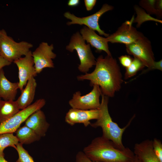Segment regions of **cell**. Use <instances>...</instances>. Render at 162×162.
Returning a JSON list of instances; mask_svg holds the SVG:
<instances>
[{
	"instance_id": "obj_23",
	"label": "cell",
	"mask_w": 162,
	"mask_h": 162,
	"mask_svg": "<svg viewBox=\"0 0 162 162\" xmlns=\"http://www.w3.org/2000/svg\"><path fill=\"white\" fill-rule=\"evenodd\" d=\"M145 67L144 64L140 60L134 57L130 65L126 68L124 79H127L133 76Z\"/></svg>"
},
{
	"instance_id": "obj_10",
	"label": "cell",
	"mask_w": 162,
	"mask_h": 162,
	"mask_svg": "<svg viewBox=\"0 0 162 162\" xmlns=\"http://www.w3.org/2000/svg\"><path fill=\"white\" fill-rule=\"evenodd\" d=\"M134 20L133 16L130 20L126 21L123 23L115 32L106 38L108 41L126 45L134 42L143 37L144 35L142 33L133 26Z\"/></svg>"
},
{
	"instance_id": "obj_19",
	"label": "cell",
	"mask_w": 162,
	"mask_h": 162,
	"mask_svg": "<svg viewBox=\"0 0 162 162\" xmlns=\"http://www.w3.org/2000/svg\"><path fill=\"white\" fill-rule=\"evenodd\" d=\"M20 110L16 101L1 100L0 101V123L14 116Z\"/></svg>"
},
{
	"instance_id": "obj_18",
	"label": "cell",
	"mask_w": 162,
	"mask_h": 162,
	"mask_svg": "<svg viewBox=\"0 0 162 162\" xmlns=\"http://www.w3.org/2000/svg\"><path fill=\"white\" fill-rule=\"evenodd\" d=\"M36 87V80L32 77L28 81L16 101L20 109L23 110L31 105L34 98Z\"/></svg>"
},
{
	"instance_id": "obj_12",
	"label": "cell",
	"mask_w": 162,
	"mask_h": 162,
	"mask_svg": "<svg viewBox=\"0 0 162 162\" xmlns=\"http://www.w3.org/2000/svg\"><path fill=\"white\" fill-rule=\"evenodd\" d=\"M18 69L19 88L22 91L28 81L37 75L32 52L30 50L23 57H21L13 62Z\"/></svg>"
},
{
	"instance_id": "obj_35",
	"label": "cell",
	"mask_w": 162,
	"mask_h": 162,
	"mask_svg": "<svg viewBox=\"0 0 162 162\" xmlns=\"http://www.w3.org/2000/svg\"></svg>"
},
{
	"instance_id": "obj_31",
	"label": "cell",
	"mask_w": 162,
	"mask_h": 162,
	"mask_svg": "<svg viewBox=\"0 0 162 162\" xmlns=\"http://www.w3.org/2000/svg\"><path fill=\"white\" fill-rule=\"evenodd\" d=\"M79 0H69L68 2V5L70 7H75L77 6L80 3Z\"/></svg>"
},
{
	"instance_id": "obj_3",
	"label": "cell",
	"mask_w": 162,
	"mask_h": 162,
	"mask_svg": "<svg viewBox=\"0 0 162 162\" xmlns=\"http://www.w3.org/2000/svg\"><path fill=\"white\" fill-rule=\"evenodd\" d=\"M102 99L99 110L100 114L99 118L90 125L96 128L100 127L102 130V136L112 141L116 146L121 149L126 148L122 141L123 134L126 129L130 125L133 119L134 116L126 125L123 128H120L118 124L114 122L109 114L108 103L109 97L102 94Z\"/></svg>"
},
{
	"instance_id": "obj_27",
	"label": "cell",
	"mask_w": 162,
	"mask_h": 162,
	"mask_svg": "<svg viewBox=\"0 0 162 162\" xmlns=\"http://www.w3.org/2000/svg\"><path fill=\"white\" fill-rule=\"evenodd\" d=\"M75 162H98L93 161L88 158L82 151H79L76 154Z\"/></svg>"
},
{
	"instance_id": "obj_24",
	"label": "cell",
	"mask_w": 162,
	"mask_h": 162,
	"mask_svg": "<svg viewBox=\"0 0 162 162\" xmlns=\"http://www.w3.org/2000/svg\"><path fill=\"white\" fill-rule=\"evenodd\" d=\"M18 154V158L16 162H35L28 152L23 147L22 144L19 142L15 148Z\"/></svg>"
},
{
	"instance_id": "obj_25",
	"label": "cell",
	"mask_w": 162,
	"mask_h": 162,
	"mask_svg": "<svg viewBox=\"0 0 162 162\" xmlns=\"http://www.w3.org/2000/svg\"><path fill=\"white\" fill-rule=\"evenodd\" d=\"M152 140V146L154 152L160 162H162V143L156 138Z\"/></svg>"
},
{
	"instance_id": "obj_21",
	"label": "cell",
	"mask_w": 162,
	"mask_h": 162,
	"mask_svg": "<svg viewBox=\"0 0 162 162\" xmlns=\"http://www.w3.org/2000/svg\"><path fill=\"white\" fill-rule=\"evenodd\" d=\"M18 140L13 133H4L0 134V156H4V151L8 147L14 148L19 143Z\"/></svg>"
},
{
	"instance_id": "obj_5",
	"label": "cell",
	"mask_w": 162,
	"mask_h": 162,
	"mask_svg": "<svg viewBox=\"0 0 162 162\" xmlns=\"http://www.w3.org/2000/svg\"><path fill=\"white\" fill-rule=\"evenodd\" d=\"M85 41L79 32H77L72 36L66 49L71 52L76 50L80 62L78 69L80 72L86 74L95 65L96 61L90 44H86Z\"/></svg>"
},
{
	"instance_id": "obj_17",
	"label": "cell",
	"mask_w": 162,
	"mask_h": 162,
	"mask_svg": "<svg viewBox=\"0 0 162 162\" xmlns=\"http://www.w3.org/2000/svg\"><path fill=\"white\" fill-rule=\"evenodd\" d=\"M18 89V82L10 81L5 77L3 69L0 70V98L4 100H14Z\"/></svg>"
},
{
	"instance_id": "obj_2",
	"label": "cell",
	"mask_w": 162,
	"mask_h": 162,
	"mask_svg": "<svg viewBox=\"0 0 162 162\" xmlns=\"http://www.w3.org/2000/svg\"><path fill=\"white\" fill-rule=\"evenodd\" d=\"M83 152L90 159L98 162H133L135 158L129 148L120 149L102 136L94 139Z\"/></svg>"
},
{
	"instance_id": "obj_32",
	"label": "cell",
	"mask_w": 162,
	"mask_h": 162,
	"mask_svg": "<svg viewBox=\"0 0 162 162\" xmlns=\"http://www.w3.org/2000/svg\"><path fill=\"white\" fill-rule=\"evenodd\" d=\"M0 162H8L6 160L4 156H0Z\"/></svg>"
},
{
	"instance_id": "obj_11",
	"label": "cell",
	"mask_w": 162,
	"mask_h": 162,
	"mask_svg": "<svg viewBox=\"0 0 162 162\" xmlns=\"http://www.w3.org/2000/svg\"><path fill=\"white\" fill-rule=\"evenodd\" d=\"M53 49L52 44L49 45L47 43L43 42L32 52L37 74L40 73L44 68L54 67L52 59L56 57V55L52 51Z\"/></svg>"
},
{
	"instance_id": "obj_22",
	"label": "cell",
	"mask_w": 162,
	"mask_h": 162,
	"mask_svg": "<svg viewBox=\"0 0 162 162\" xmlns=\"http://www.w3.org/2000/svg\"><path fill=\"white\" fill-rule=\"evenodd\" d=\"M140 5L146 9L149 14L161 16L162 14L161 0H142Z\"/></svg>"
},
{
	"instance_id": "obj_6",
	"label": "cell",
	"mask_w": 162,
	"mask_h": 162,
	"mask_svg": "<svg viewBox=\"0 0 162 162\" xmlns=\"http://www.w3.org/2000/svg\"><path fill=\"white\" fill-rule=\"evenodd\" d=\"M44 99H40L28 106L20 110L14 116L0 123V134L13 133L20 128V125L33 113L40 110L45 104Z\"/></svg>"
},
{
	"instance_id": "obj_34",
	"label": "cell",
	"mask_w": 162,
	"mask_h": 162,
	"mask_svg": "<svg viewBox=\"0 0 162 162\" xmlns=\"http://www.w3.org/2000/svg\"><path fill=\"white\" fill-rule=\"evenodd\" d=\"M1 98H0V101L1 100Z\"/></svg>"
},
{
	"instance_id": "obj_30",
	"label": "cell",
	"mask_w": 162,
	"mask_h": 162,
	"mask_svg": "<svg viewBox=\"0 0 162 162\" xmlns=\"http://www.w3.org/2000/svg\"><path fill=\"white\" fill-rule=\"evenodd\" d=\"M162 61L161 60L158 62H155L154 65L152 68L151 70L153 69H157L161 70H162Z\"/></svg>"
},
{
	"instance_id": "obj_1",
	"label": "cell",
	"mask_w": 162,
	"mask_h": 162,
	"mask_svg": "<svg viewBox=\"0 0 162 162\" xmlns=\"http://www.w3.org/2000/svg\"><path fill=\"white\" fill-rule=\"evenodd\" d=\"M95 66L92 73L78 76V80H89L91 86H99L102 94L113 97L120 89L123 81L117 60L112 56L107 55L104 58L100 56L96 59Z\"/></svg>"
},
{
	"instance_id": "obj_20",
	"label": "cell",
	"mask_w": 162,
	"mask_h": 162,
	"mask_svg": "<svg viewBox=\"0 0 162 162\" xmlns=\"http://www.w3.org/2000/svg\"><path fill=\"white\" fill-rule=\"evenodd\" d=\"M19 142L22 144H31L39 140L41 137L25 125L20 127L15 132Z\"/></svg>"
},
{
	"instance_id": "obj_26",
	"label": "cell",
	"mask_w": 162,
	"mask_h": 162,
	"mask_svg": "<svg viewBox=\"0 0 162 162\" xmlns=\"http://www.w3.org/2000/svg\"><path fill=\"white\" fill-rule=\"evenodd\" d=\"M133 58L129 55H122L118 58L119 62L123 67L125 68L128 67L131 64Z\"/></svg>"
},
{
	"instance_id": "obj_4",
	"label": "cell",
	"mask_w": 162,
	"mask_h": 162,
	"mask_svg": "<svg viewBox=\"0 0 162 162\" xmlns=\"http://www.w3.org/2000/svg\"><path fill=\"white\" fill-rule=\"evenodd\" d=\"M33 46L32 44L26 41H15L4 30H0V55L10 62L25 56Z\"/></svg>"
},
{
	"instance_id": "obj_28",
	"label": "cell",
	"mask_w": 162,
	"mask_h": 162,
	"mask_svg": "<svg viewBox=\"0 0 162 162\" xmlns=\"http://www.w3.org/2000/svg\"><path fill=\"white\" fill-rule=\"evenodd\" d=\"M96 1V0H85L84 3L86 10L87 11L91 10L95 4Z\"/></svg>"
},
{
	"instance_id": "obj_29",
	"label": "cell",
	"mask_w": 162,
	"mask_h": 162,
	"mask_svg": "<svg viewBox=\"0 0 162 162\" xmlns=\"http://www.w3.org/2000/svg\"><path fill=\"white\" fill-rule=\"evenodd\" d=\"M11 63L8 61L0 55V70L3 67L10 65Z\"/></svg>"
},
{
	"instance_id": "obj_33",
	"label": "cell",
	"mask_w": 162,
	"mask_h": 162,
	"mask_svg": "<svg viewBox=\"0 0 162 162\" xmlns=\"http://www.w3.org/2000/svg\"><path fill=\"white\" fill-rule=\"evenodd\" d=\"M133 162H141L140 160L135 156V158Z\"/></svg>"
},
{
	"instance_id": "obj_8",
	"label": "cell",
	"mask_w": 162,
	"mask_h": 162,
	"mask_svg": "<svg viewBox=\"0 0 162 162\" xmlns=\"http://www.w3.org/2000/svg\"><path fill=\"white\" fill-rule=\"evenodd\" d=\"M89 93L83 96L80 91L74 93L69 104L71 108L82 110L99 109L100 103L99 98L102 92L99 86H93Z\"/></svg>"
},
{
	"instance_id": "obj_9",
	"label": "cell",
	"mask_w": 162,
	"mask_h": 162,
	"mask_svg": "<svg viewBox=\"0 0 162 162\" xmlns=\"http://www.w3.org/2000/svg\"><path fill=\"white\" fill-rule=\"evenodd\" d=\"M113 7L107 4L103 5L101 9L96 13L91 15L83 17H79L71 14L69 12L64 13V16L66 18L71 20L67 22V24L69 26L72 24H78L86 26L89 28L94 31H96L100 35H103L107 37L109 35L106 33L101 30L99 24V19L101 16L107 11L112 10Z\"/></svg>"
},
{
	"instance_id": "obj_15",
	"label": "cell",
	"mask_w": 162,
	"mask_h": 162,
	"mask_svg": "<svg viewBox=\"0 0 162 162\" xmlns=\"http://www.w3.org/2000/svg\"><path fill=\"white\" fill-rule=\"evenodd\" d=\"M25 122V125L32 129L40 137L45 136L50 126L44 113L41 110L32 114Z\"/></svg>"
},
{
	"instance_id": "obj_16",
	"label": "cell",
	"mask_w": 162,
	"mask_h": 162,
	"mask_svg": "<svg viewBox=\"0 0 162 162\" xmlns=\"http://www.w3.org/2000/svg\"><path fill=\"white\" fill-rule=\"evenodd\" d=\"M133 152L141 162H160L153 151L152 140L147 139L136 143Z\"/></svg>"
},
{
	"instance_id": "obj_7",
	"label": "cell",
	"mask_w": 162,
	"mask_h": 162,
	"mask_svg": "<svg viewBox=\"0 0 162 162\" xmlns=\"http://www.w3.org/2000/svg\"><path fill=\"white\" fill-rule=\"evenodd\" d=\"M127 52L140 60L147 70H151L155 62L151 43L144 36L135 42L125 45Z\"/></svg>"
},
{
	"instance_id": "obj_13",
	"label": "cell",
	"mask_w": 162,
	"mask_h": 162,
	"mask_svg": "<svg viewBox=\"0 0 162 162\" xmlns=\"http://www.w3.org/2000/svg\"><path fill=\"white\" fill-rule=\"evenodd\" d=\"M100 114L99 109L85 110L71 108L66 113L65 121L71 126L82 123L87 127L90 125V120L98 119Z\"/></svg>"
},
{
	"instance_id": "obj_14",
	"label": "cell",
	"mask_w": 162,
	"mask_h": 162,
	"mask_svg": "<svg viewBox=\"0 0 162 162\" xmlns=\"http://www.w3.org/2000/svg\"><path fill=\"white\" fill-rule=\"evenodd\" d=\"M82 38L89 43L91 46L95 48L96 51L100 52L105 51L108 56H112L109 50L108 42L106 38L101 37L94 31L84 26L80 30Z\"/></svg>"
}]
</instances>
